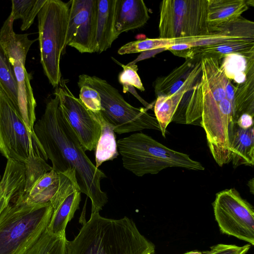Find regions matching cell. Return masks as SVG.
<instances>
[{
    "label": "cell",
    "instance_id": "1",
    "mask_svg": "<svg viewBox=\"0 0 254 254\" xmlns=\"http://www.w3.org/2000/svg\"><path fill=\"white\" fill-rule=\"evenodd\" d=\"M34 132L53 169L58 174L74 170L81 192L91 200V213L99 212L108 202L107 194L101 188V181L106 176L86 155L56 96L47 102L44 114L34 124Z\"/></svg>",
    "mask_w": 254,
    "mask_h": 254
},
{
    "label": "cell",
    "instance_id": "2",
    "mask_svg": "<svg viewBox=\"0 0 254 254\" xmlns=\"http://www.w3.org/2000/svg\"><path fill=\"white\" fill-rule=\"evenodd\" d=\"M66 254H154L155 246L125 216L119 219L91 213L75 238L67 240Z\"/></svg>",
    "mask_w": 254,
    "mask_h": 254
},
{
    "label": "cell",
    "instance_id": "3",
    "mask_svg": "<svg viewBox=\"0 0 254 254\" xmlns=\"http://www.w3.org/2000/svg\"><path fill=\"white\" fill-rule=\"evenodd\" d=\"M0 153L7 160L24 164L25 188L29 189L45 173L53 169L35 133H31L13 103L0 88Z\"/></svg>",
    "mask_w": 254,
    "mask_h": 254
},
{
    "label": "cell",
    "instance_id": "4",
    "mask_svg": "<svg viewBox=\"0 0 254 254\" xmlns=\"http://www.w3.org/2000/svg\"><path fill=\"white\" fill-rule=\"evenodd\" d=\"M52 213L50 202L9 203L0 217V254H23L47 229Z\"/></svg>",
    "mask_w": 254,
    "mask_h": 254
},
{
    "label": "cell",
    "instance_id": "5",
    "mask_svg": "<svg viewBox=\"0 0 254 254\" xmlns=\"http://www.w3.org/2000/svg\"><path fill=\"white\" fill-rule=\"evenodd\" d=\"M117 143L123 167L137 177L156 174L169 167L204 170L200 162L188 154L168 148L143 133H133Z\"/></svg>",
    "mask_w": 254,
    "mask_h": 254
},
{
    "label": "cell",
    "instance_id": "6",
    "mask_svg": "<svg viewBox=\"0 0 254 254\" xmlns=\"http://www.w3.org/2000/svg\"><path fill=\"white\" fill-rule=\"evenodd\" d=\"M69 8V2L47 0L37 15L40 62L54 87L62 80L60 61L66 48Z\"/></svg>",
    "mask_w": 254,
    "mask_h": 254
},
{
    "label": "cell",
    "instance_id": "7",
    "mask_svg": "<svg viewBox=\"0 0 254 254\" xmlns=\"http://www.w3.org/2000/svg\"><path fill=\"white\" fill-rule=\"evenodd\" d=\"M77 85H87L99 93L103 109L100 113L112 125L115 133L122 134L146 129L161 131L157 119L147 112L148 109L131 106L105 79L83 74L79 76Z\"/></svg>",
    "mask_w": 254,
    "mask_h": 254
},
{
    "label": "cell",
    "instance_id": "8",
    "mask_svg": "<svg viewBox=\"0 0 254 254\" xmlns=\"http://www.w3.org/2000/svg\"><path fill=\"white\" fill-rule=\"evenodd\" d=\"M208 0H165L160 5L159 37L189 38L209 35Z\"/></svg>",
    "mask_w": 254,
    "mask_h": 254
},
{
    "label": "cell",
    "instance_id": "9",
    "mask_svg": "<svg viewBox=\"0 0 254 254\" xmlns=\"http://www.w3.org/2000/svg\"><path fill=\"white\" fill-rule=\"evenodd\" d=\"M213 207L223 233L254 245V209L237 190L230 189L217 193Z\"/></svg>",
    "mask_w": 254,
    "mask_h": 254
},
{
    "label": "cell",
    "instance_id": "10",
    "mask_svg": "<svg viewBox=\"0 0 254 254\" xmlns=\"http://www.w3.org/2000/svg\"><path fill=\"white\" fill-rule=\"evenodd\" d=\"M60 108L76 134L84 150H95L100 137L99 123L79 98H76L61 80L54 92Z\"/></svg>",
    "mask_w": 254,
    "mask_h": 254
},
{
    "label": "cell",
    "instance_id": "11",
    "mask_svg": "<svg viewBox=\"0 0 254 254\" xmlns=\"http://www.w3.org/2000/svg\"><path fill=\"white\" fill-rule=\"evenodd\" d=\"M68 2L65 46L74 48L80 53H96L98 0H72Z\"/></svg>",
    "mask_w": 254,
    "mask_h": 254
},
{
    "label": "cell",
    "instance_id": "12",
    "mask_svg": "<svg viewBox=\"0 0 254 254\" xmlns=\"http://www.w3.org/2000/svg\"><path fill=\"white\" fill-rule=\"evenodd\" d=\"M59 175V187L50 200L53 213L47 229L52 235L66 237L67 224L79 208L81 192L74 170L68 169Z\"/></svg>",
    "mask_w": 254,
    "mask_h": 254
},
{
    "label": "cell",
    "instance_id": "13",
    "mask_svg": "<svg viewBox=\"0 0 254 254\" xmlns=\"http://www.w3.org/2000/svg\"><path fill=\"white\" fill-rule=\"evenodd\" d=\"M201 55L189 59L168 75L157 78L154 83L156 97L169 96L182 91H190L202 74Z\"/></svg>",
    "mask_w": 254,
    "mask_h": 254
},
{
    "label": "cell",
    "instance_id": "14",
    "mask_svg": "<svg viewBox=\"0 0 254 254\" xmlns=\"http://www.w3.org/2000/svg\"><path fill=\"white\" fill-rule=\"evenodd\" d=\"M208 35L190 38L185 42L193 48L239 41H254V22L242 16L211 29Z\"/></svg>",
    "mask_w": 254,
    "mask_h": 254
},
{
    "label": "cell",
    "instance_id": "15",
    "mask_svg": "<svg viewBox=\"0 0 254 254\" xmlns=\"http://www.w3.org/2000/svg\"><path fill=\"white\" fill-rule=\"evenodd\" d=\"M11 65L17 84V112L28 130L31 133H34V126L36 121V102L30 83L31 78L25 68L24 63L15 61L12 63Z\"/></svg>",
    "mask_w": 254,
    "mask_h": 254
},
{
    "label": "cell",
    "instance_id": "16",
    "mask_svg": "<svg viewBox=\"0 0 254 254\" xmlns=\"http://www.w3.org/2000/svg\"><path fill=\"white\" fill-rule=\"evenodd\" d=\"M117 2V0H98L96 53L106 51L119 37L115 29Z\"/></svg>",
    "mask_w": 254,
    "mask_h": 254
},
{
    "label": "cell",
    "instance_id": "17",
    "mask_svg": "<svg viewBox=\"0 0 254 254\" xmlns=\"http://www.w3.org/2000/svg\"><path fill=\"white\" fill-rule=\"evenodd\" d=\"M149 18L148 9L143 0H117L115 29L119 36L143 26Z\"/></svg>",
    "mask_w": 254,
    "mask_h": 254
},
{
    "label": "cell",
    "instance_id": "18",
    "mask_svg": "<svg viewBox=\"0 0 254 254\" xmlns=\"http://www.w3.org/2000/svg\"><path fill=\"white\" fill-rule=\"evenodd\" d=\"M254 0H208L207 21L211 29L232 21L247 10Z\"/></svg>",
    "mask_w": 254,
    "mask_h": 254
},
{
    "label": "cell",
    "instance_id": "19",
    "mask_svg": "<svg viewBox=\"0 0 254 254\" xmlns=\"http://www.w3.org/2000/svg\"><path fill=\"white\" fill-rule=\"evenodd\" d=\"M14 20L8 16L0 30V41L8 59L26 58L31 45L36 40H30L27 34H17L13 30Z\"/></svg>",
    "mask_w": 254,
    "mask_h": 254
},
{
    "label": "cell",
    "instance_id": "20",
    "mask_svg": "<svg viewBox=\"0 0 254 254\" xmlns=\"http://www.w3.org/2000/svg\"><path fill=\"white\" fill-rule=\"evenodd\" d=\"M231 151V161L234 168L243 165L254 166V126L243 128L236 125Z\"/></svg>",
    "mask_w": 254,
    "mask_h": 254
},
{
    "label": "cell",
    "instance_id": "21",
    "mask_svg": "<svg viewBox=\"0 0 254 254\" xmlns=\"http://www.w3.org/2000/svg\"><path fill=\"white\" fill-rule=\"evenodd\" d=\"M92 112L101 127L100 137L95 150V166L98 168L103 163L116 158L119 155V152L112 125L103 118L100 111Z\"/></svg>",
    "mask_w": 254,
    "mask_h": 254
},
{
    "label": "cell",
    "instance_id": "22",
    "mask_svg": "<svg viewBox=\"0 0 254 254\" xmlns=\"http://www.w3.org/2000/svg\"><path fill=\"white\" fill-rule=\"evenodd\" d=\"M59 184V174L52 169L41 176L25 193L17 198L32 203L50 202Z\"/></svg>",
    "mask_w": 254,
    "mask_h": 254
},
{
    "label": "cell",
    "instance_id": "23",
    "mask_svg": "<svg viewBox=\"0 0 254 254\" xmlns=\"http://www.w3.org/2000/svg\"><path fill=\"white\" fill-rule=\"evenodd\" d=\"M222 60L220 68L226 77L237 85L243 83L249 71L254 67V55L246 56L241 54H232Z\"/></svg>",
    "mask_w": 254,
    "mask_h": 254
},
{
    "label": "cell",
    "instance_id": "24",
    "mask_svg": "<svg viewBox=\"0 0 254 254\" xmlns=\"http://www.w3.org/2000/svg\"><path fill=\"white\" fill-rule=\"evenodd\" d=\"M194 54L213 58L219 61L227 55L241 54L246 56L254 55V41H239L218 45L193 48Z\"/></svg>",
    "mask_w": 254,
    "mask_h": 254
},
{
    "label": "cell",
    "instance_id": "25",
    "mask_svg": "<svg viewBox=\"0 0 254 254\" xmlns=\"http://www.w3.org/2000/svg\"><path fill=\"white\" fill-rule=\"evenodd\" d=\"M190 91H182L171 95L156 97L154 105L155 117L159 123L163 137H165L166 128L172 122L183 97Z\"/></svg>",
    "mask_w": 254,
    "mask_h": 254
},
{
    "label": "cell",
    "instance_id": "26",
    "mask_svg": "<svg viewBox=\"0 0 254 254\" xmlns=\"http://www.w3.org/2000/svg\"><path fill=\"white\" fill-rule=\"evenodd\" d=\"M234 106L238 119L244 114L254 116V67L247 73L245 80L236 86Z\"/></svg>",
    "mask_w": 254,
    "mask_h": 254
},
{
    "label": "cell",
    "instance_id": "27",
    "mask_svg": "<svg viewBox=\"0 0 254 254\" xmlns=\"http://www.w3.org/2000/svg\"><path fill=\"white\" fill-rule=\"evenodd\" d=\"M47 0H12L10 14L14 21L20 19V29L25 31L32 25Z\"/></svg>",
    "mask_w": 254,
    "mask_h": 254
},
{
    "label": "cell",
    "instance_id": "28",
    "mask_svg": "<svg viewBox=\"0 0 254 254\" xmlns=\"http://www.w3.org/2000/svg\"><path fill=\"white\" fill-rule=\"evenodd\" d=\"M0 88L18 108V90L13 67L0 41Z\"/></svg>",
    "mask_w": 254,
    "mask_h": 254
},
{
    "label": "cell",
    "instance_id": "29",
    "mask_svg": "<svg viewBox=\"0 0 254 254\" xmlns=\"http://www.w3.org/2000/svg\"><path fill=\"white\" fill-rule=\"evenodd\" d=\"M184 38H146L131 41L122 46L118 51L120 55L133 54L152 51H165L174 44L182 42Z\"/></svg>",
    "mask_w": 254,
    "mask_h": 254
},
{
    "label": "cell",
    "instance_id": "30",
    "mask_svg": "<svg viewBox=\"0 0 254 254\" xmlns=\"http://www.w3.org/2000/svg\"><path fill=\"white\" fill-rule=\"evenodd\" d=\"M116 62L122 66L123 68L118 76L119 81L123 87V92H130L146 108H149L151 106L150 104L147 103L141 98L134 89L135 87L141 91L145 90V88L137 72L138 69L137 65L134 64L124 65L118 61H116Z\"/></svg>",
    "mask_w": 254,
    "mask_h": 254
},
{
    "label": "cell",
    "instance_id": "31",
    "mask_svg": "<svg viewBox=\"0 0 254 254\" xmlns=\"http://www.w3.org/2000/svg\"><path fill=\"white\" fill-rule=\"evenodd\" d=\"M78 87L80 88L79 99L88 110L93 112L103 110L100 94L95 89L87 85Z\"/></svg>",
    "mask_w": 254,
    "mask_h": 254
},
{
    "label": "cell",
    "instance_id": "32",
    "mask_svg": "<svg viewBox=\"0 0 254 254\" xmlns=\"http://www.w3.org/2000/svg\"><path fill=\"white\" fill-rule=\"evenodd\" d=\"M251 244L243 246L219 244L211 247L210 250L202 254H246L251 248Z\"/></svg>",
    "mask_w": 254,
    "mask_h": 254
},
{
    "label": "cell",
    "instance_id": "33",
    "mask_svg": "<svg viewBox=\"0 0 254 254\" xmlns=\"http://www.w3.org/2000/svg\"><path fill=\"white\" fill-rule=\"evenodd\" d=\"M166 50L170 51L174 55L185 58L186 60L192 59L195 56L193 48L187 42L174 44L168 47Z\"/></svg>",
    "mask_w": 254,
    "mask_h": 254
},
{
    "label": "cell",
    "instance_id": "34",
    "mask_svg": "<svg viewBox=\"0 0 254 254\" xmlns=\"http://www.w3.org/2000/svg\"><path fill=\"white\" fill-rule=\"evenodd\" d=\"M253 117L248 114H244L238 119L236 124L243 128H248L254 126Z\"/></svg>",
    "mask_w": 254,
    "mask_h": 254
},
{
    "label": "cell",
    "instance_id": "35",
    "mask_svg": "<svg viewBox=\"0 0 254 254\" xmlns=\"http://www.w3.org/2000/svg\"><path fill=\"white\" fill-rule=\"evenodd\" d=\"M9 203V200L5 196L0 186V217Z\"/></svg>",
    "mask_w": 254,
    "mask_h": 254
},
{
    "label": "cell",
    "instance_id": "36",
    "mask_svg": "<svg viewBox=\"0 0 254 254\" xmlns=\"http://www.w3.org/2000/svg\"><path fill=\"white\" fill-rule=\"evenodd\" d=\"M248 186L250 189V191L252 193L254 192V178H252L251 180L249 181L248 183Z\"/></svg>",
    "mask_w": 254,
    "mask_h": 254
},
{
    "label": "cell",
    "instance_id": "37",
    "mask_svg": "<svg viewBox=\"0 0 254 254\" xmlns=\"http://www.w3.org/2000/svg\"><path fill=\"white\" fill-rule=\"evenodd\" d=\"M184 254H202V252L198 251H190Z\"/></svg>",
    "mask_w": 254,
    "mask_h": 254
}]
</instances>
